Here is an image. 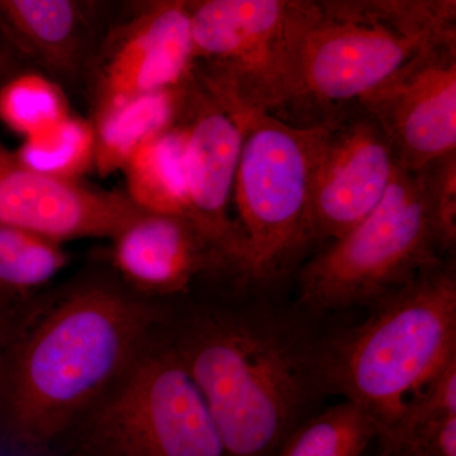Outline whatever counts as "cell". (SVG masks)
Segmentation results:
<instances>
[{
    "label": "cell",
    "instance_id": "1",
    "mask_svg": "<svg viewBox=\"0 0 456 456\" xmlns=\"http://www.w3.org/2000/svg\"><path fill=\"white\" fill-rule=\"evenodd\" d=\"M224 301L167 302L165 334L206 402L224 456H277L329 395L322 331L301 308L237 284Z\"/></svg>",
    "mask_w": 456,
    "mask_h": 456
},
{
    "label": "cell",
    "instance_id": "2",
    "mask_svg": "<svg viewBox=\"0 0 456 456\" xmlns=\"http://www.w3.org/2000/svg\"><path fill=\"white\" fill-rule=\"evenodd\" d=\"M167 302L121 281H79L9 314L0 349V432L35 452L70 434L139 358Z\"/></svg>",
    "mask_w": 456,
    "mask_h": 456
},
{
    "label": "cell",
    "instance_id": "3",
    "mask_svg": "<svg viewBox=\"0 0 456 456\" xmlns=\"http://www.w3.org/2000/svg\"><path fill=\"white\" fill-rule=\"evenodd\" d=\"M356 325L322 331L330 395L369 413L379 434L456 360V268L446 257L369 307Z\"/></svg>",
    "mask_w": 456,
    "mask_h": 456
},
{
    "label": "cell",
    "instance_id": "4",
    "mask_svg": "<svg viewBox=\"0 0 456 456\" xmlns=\"http://www.w3.org/2000/svg\"><path fill=\"white\" fill-rule=\"evenodd\" d=\"M452 29L455 0H303L293 94L277 118L321 125Z\"/></svg>",
    "mask_w": 456,
    "mask_h": 456
},
{
    "label": "cell",
    "instance_id": "5",
    "mask_svg": "<svg viewBox=\"0 0 456 456\" xmlns=\"http://www.w3.org/2000/svg\"><path fill=\"white\" fill-rule=\"evenodd\" d=\"M444 259L421 170L398 169L364 220L298 266L294 305L312 317L369 308Z\"/></svg>",
    "mask_w": 456,
    "mask_h": 456
},
{
    "label": "cell",
    "instance_id": "6",
    "mask_svg": "<svg viewBox=\"0 0 456 456\" xmlns=\"http://www.w3.org/2000/svg\"><path fill=\"white\" fill-rule=\"evenodd\" d=\"M200 88L240 127L292 98L303 0H187Z\"/></svg>",
    "mask_w": 456,
    "mask_h": 456
},
{
    "label": "cell",
    "instance_id": "7",
    "mask_svg": "<svg viewBox=\"0 0 456 456\" xmlns=\"http://www.w3.org/2000/svg\"><path fill=\"white\" fill-rule=\"evenodd\" d=\"M233 202L246 242L245 284L270 288L298 269L310 244L312 175L321 126L263 114L242 126Z\"/></svg>",
    "mask_w": 456,
    "mask_h": 456
},
{
    "label": "cell",
    "instance_id": "8",
    "mask_svg": "<svg viewBox=\"0 0 456 456\" xmlns=\"http://www.w3.org/2000/svg\"><path fill=\"white\" fill-rule=\"evenodd\" d=\"M69 435L80 456H224L206 402L161 323Z\"/></svg>",
    "mask_w": 456,
    "mask_h": 456
},
{
    "label": "cell",
    "instance_id": "9",
    "mask_svg": "<svg viewBox=\"0 0 456 456\" xmlns=\"http://www.w3.org/2000/svg\"><path fill=\"white\" fill-rule=\"evenodd\" d=\"M356 103L382 128L399 169L456 151V29L426 42Z\"/></svg>",
    "mask_w": 456,
    "mask_h": 456
},
{
    "label": "cell",
    "instance_id": "10",
    "mask_svg": "<svg viewBox=\"0 0 456 456\" xmlns=\"http://www.w3.org/2000/svg\"><path fill=\"white\" fill-rule=\"evenodd\" d=\"M310 203V244L335 241L373 211L399 167L378 122L358 103L321 123Z\"/></svg>",
    "mask_w": 456,
    "mask_h": 456
},
{
    "label": "cell",
    "instance_id": "11",
    "mask_svg": "<svg viewBox=\"0 0 456 456\" xmlns=\"http://www.w3.org/2000/svg\"><path fill=\"white\" fill-rule=\"evenodd\" d=\"M191 65L187 0L141 3L102 36L86 77L92 117L180 86L191 74Z\"/></svg>",
    "mask_w": 456,
    "mask_h": 456
},
{
    "label": "cell",
    "instance_id": "12",
    "mask_svg": "<svg viewBox=\"0 0 456 456\" xmlns=\"http://www.w3.org/2000/svg\"><path fill=\"white\" fill-rule=\"evenodd\" d=\"M187 218L211 242L231 281L245 283L244 233L230 212L244 131L189 75L184 110Z\"/></svg>",
    "mask_w": 456,
    "mask_h": 456
},
{
    "label": "cell",
    "instance_id": "13",
    "mask_svg": "<svg viewBox=\"0 0 456 456\" xmlns=\"http://www.w3.org/2000/svg\"><path fill=\"white\" fill-rule=\"evenodd\" d=\"M142 213L123 191L45 175L0 142V224L64 244L112 240Z\"/></svg>",
    "mask_w": 456,
    "mask_h": 456
},
{
    "label": "cell",
    "instance_id": "14",
    "mask_svg": "<svg viewBox=\"0 0 456 456\" xmlns=\"http://www.w3.org/2000/svg\"><path fill=\"white\" fill-rule=\"evenodd\" d=\"M112 242L110 259L122 283L152 301L187 296L203 277L232 281L211 242L183 216L142 213Z\"/></svg>",
    "mask_w": 456,
    "mask_h": 456
},
{
    "label": "cell",
    "instance_id": "15",
    "mask_svg": "<svg viewBox=\"0 0 456 456\" xmlns=\"http://www.w3.org/2000/svg\"><path fill=\"white\" fill-rule=\"evenodd\" d=\"M103 8L77 0H0V40L60 86L77 83L101 42Z\"/></svg>",
    "mask_w": 456,
    "mask_h": 456
},
{
    "label": "cell",
    "instance_id": "16",
    "mask_svg": "<svg viewBox=\"0 0 456 456\" xmlns=\"http://www.w3.org/2000/svg\"><path fill=\"white\" fill-rule=\"evenodd\" d=\"M187 79L174 88L130 99L90 117L94 127V170L99 175L106 178L122 171L139 150L178 125Z\"/></svg>",
    "mask_w": 456,
    "mask_h": 456
},
{
    "label": "cell",
    "instance_id": "17",
    "mask_svg": "<svg viewBox=\"0 0 456 456\" xmlns=\"http://www.w3.org/2000/svg\"><path fill=\"white\" fill-rule=\"evenodd\" d=\"M126 196L141 212L187 218L185 131L182 122L139 150L122 169Z\"/></svg>",
    "mask_w": 456,
    "mask_h": 456
},
{
    "label": "cell",
    "instance_id": "18",
    "mask_svg": "<svg viewBox=\"0 0 456 456\" xmlns=\"http://www.w3.org/2000/svg\"><path fill=\"white\" fill-rule=\"evenodd\" d=\"M68 263L61 242L0 224V307L33 298Z\"/></svg>",
    "mask_w": 456,
    "mask_h": 456
},
{
    "label": "cell",
    "instance_id": "19",
    "mask_svg": "<svg viewBox=\"0 0 456 456\" xmlns=\"http://www.w3.org/2000/svg\"><path fill=\"white\" fill-rule=\"evenodd\" d=\"M379 425L349 401L321 408L292 432L277 456H365Z\"/></svg>",
    "mask_w": 456,
    "mask_h": 456
},
{
    "label": "cell",
    "instance_id": "20",
    "mask_svg": "<svg viewBox=\"0 0 456 456\" xmlns=\"http://www.w3.org/2000/svg\"><path fill=\"white\" fill-rule=\"evenodd\" d=\"M71 114L62 86L40 71L12 75L0 84V123L23 140L49 131Z\"/></svg>",
    "mask_w": 456,
    "mask_h": 456
},
{
    "label": "cell",
    "instance_id": "21",
    "mask_svg": "<svg viewBox=\"0 0 456 456\" xmlns=\"http://www.w3.org/2000/svg\"><path fill=\"white\" fill-rule=\"evenodd\" d=\"M94 151L92 121L73 113L49 131L23 140L14 154L45 175L79 182L88 171L94 170Z\"/></svg>",
    "mask_w": 456,
    "mask_h": 456
},
{
    "label": "cell",
    "instance_id": "22",
    "mask_svg": "<svg viewBox=\"0 0 456 456\" xmlns=\"http://www.w3.org/2000/svg\"><path fill=\"white\" fill-rule=\"evenodd\" d=\"M437 245L444 257L456 248V151L421 170Z\"/></svg>",
    "mask_w": 456,
    "mask_h": 456
},
{
    "label": "cell",
    "instance_id": "23",
    "mask_svg": "<svg viewBox=\"0 0 456 456\" xmlns=\"http://www.w3.org/2000/svg\"><path fill=\"white\" fill-rule=\"evenodd\" d=\"M13 53L8 50V47L3 44L0 40V80L3 77H5L11 68L12 62H13Z\"/></svg>",
    "mask_w": 456,
    "mask_h": 456
},
{
    "label": "cell",
    "instance_id": "24",
    "mask_svg": "<svg viewBox=\"0 0 456 456\" xmlns=\"http://www.w3.org/2000/svg\"><path fill=\"white\" fill-rule=\"evenodd\" d=\"M12 308L0 307V349H2L3 341H4L5 331H7L9 314Z\"/></svg>",
    "mask_w": 456,
    "mask_h": 456
},
{
    "label": "cell",
    "instance_id": "25",
    "mask_svg": "<svg viewBox=\"0 0 456 456\" xmlns=\"http://www.w3.org/2000/svg\"><path fill=\"white\" fill-rule=\"evenodd\" d=\"M375 456V455H374Z\"/></svg>",
    "mask_w": 456,
    "mask_h": 456
}]
</instances>
